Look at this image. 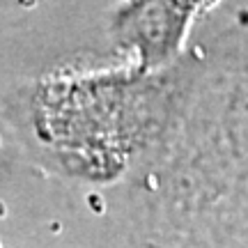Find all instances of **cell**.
<instances>
[{"instance_id": "6da1fadb", "label": "cell", "mask_w": 248, "mask_h": 248, "mask_svg": "<svg viewBox=\"0 0 248 248\" xmlns=\"http://www.w3.org/2000/svg\"><path fill=\"white\" fill-rule=\"evenodd\" d=\"M212 2L216 0H133L117 18V30L147 64H156L177 51L195 9Z\"/></svg>"}]
</instances>
